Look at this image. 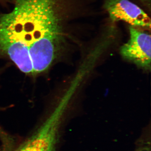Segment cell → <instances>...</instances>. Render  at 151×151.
Here are the masks:
<instances>
[{
  "label": "cell",
  "mask_w": 151,
  "mask_h": 151,
  "mask_svg": "<svg viewBox=\"0 0 151 151\" xmlns=\"http://www.w3.org/2000/svg\"><path fill=\"white\" fill-rule=\"evenodd\" d=\"M104 6L113 22L124 21L132 26L150 28V17L129 0H106Z\"/></svg>",
  "instance_id": "3"
},
{
  "label": "cell",
  "mask_w": 151,
  "mask_h": 151,
  "mask_svg": "<svg viewBox=\"0 0 151 151\" xmlns=\"http://www.w3.org/2000/svg\"><path fill=\"white\" fill-rule=\"evenodd\" d=\"M129 39L121 47V55L138 67L150 70V35L132 27H129Z\"/></svg>",
  "instance_id": "2"
},
{
  "label": "cell",
  "mask_w": 151,
  "mask_h": 151,
  "mask_svg": "<svg viewBox=\"0 0 151 151\" xmlns=\"http://www.w3.org/2000/svg\"><path fill=\"white\" fill-rule=\"evenodd\" d=\"M69 97V94H66L40 128L15 151H55L63 113Z\"/></svg>",
  "instance_id": "1"
},
{
  "label": "cell",
  "mask_w": 151,
  "mask_h": 151,
  "mask_svg": "<svg viewBox=\"0 0 151 151\" xmlns=\"http://www.w3.org/2000/svg\"><path fill=\"white\" fill-rule=\"evenodd\" d=\"M9 1H10V2H11V0H0V1L1 2Z\"/></svg>",
  "instance_id": "4"
}]
</instances>
